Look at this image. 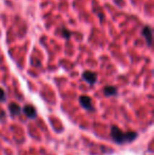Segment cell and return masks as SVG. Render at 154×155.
<instances>
[{
  "label": "cell",
  "mask_w": 154,
  "mask_h": 155,
  "mask_svg": "<svg viewBox=\"0 0 154 155\" xmlns=\"http://www.w3.org/2000/svg\"><path fill=\"white\" fill-rule=\"evenodd\" d=\"M110 134L111 138L113 139L114 143L118 145H123L127 143H132L135 140L137 137V133L134 131H128V132H123L117 126H112L110 129Z\"/></svg>",
  "instance_id": "obj_1"
},
{
  "label": "cell",
  "mask_w": 154,
  "mask_h": 155,
  "mask_svg": "<svg viewBox=\"0 0 154 155\" xmlns=\"http://www.w3.org/2000/svg\"><path fill=\"white\" fill-rule=\"evenodd\" d=\"M143 36L146 38L147 42H148L149 45H151V42H152V30H151L150 27H145L143 29Z\"/></svg>",
  "instance_id": "obj_6"
},
{
  "label": "cell",
  "mask_w": 154,
  "mask_h": 155,
  "mask_svg": "<svg viewBox=\"0 0 154 155\" xmlns=\"http://www.w3.org/2000/svg\"><path fill=\"white\" fill-rule=\"evenodd\" d=\"M61 31H62V32H61L62 36H64V37H66V38H69V37L71 36V33L69 32V31H68V30H67V29H62Z\"/></svg>",
  "instance_id": "obj_9"
},
{
  "label": "cell",
  "mask_w": 154,
  "mask_h": 155,
  "mask_svg": "<svg viewBox=\"0 0 154 155\" xmlns=\"http://www.w3.org/2000/svg\"><path fill=\"white\" fill-rule=\"evenodd\" d=\"M8 112H10L11 116H13V117L18 116L21 112L20 106H19L18 104H16V102H12V104H8Z\"/></svg>",
  "instance_id": "obj_5"
},
{
  "label": "cell",
  "mask_w": 154,
  "mask_h": 155,
  "mask_svg": "<svg viewBox=\"0 0 154 155\" xmlns=\"http://www.w3.org/2000/svg\"><path fill=\"white\" fill-rule=\"evenodd\" d=\"M103 93L106 96H116L117 95V89L115 87L112 86H107L103 89Z\"/></svg>",
  "instance_id": "obj_7"
},
{
  "label": "cell",
  "mask_w": 154,
  "mask_h": 155,
  "mask_svg": "<svg viewBox=\"0 0 154 155\" xmlns=\"http://www.w3.org/2000/svg\"><path fill=\"white\" fill-rule=\"evenodd\" d=\"M6 100V94L3 89L0 88V101H5Z\"/></svg>",
  "instance_id": "obj_8"
},
{
  "label": "cell",
  "mask_w": 154,
  "mask_h": 155,
  "mask_svg": "<svg viewBox=\"0 0 154 155\" xmlns=\"http://www.w3.org/2000/svg\"><path fill=\"white\" fill-rule=\"evenodd\" d=\"M22 112L30 119H34L37 117V111H36V109L32 104H25L22 109Z\"/></svg>",
  "instance_id": "obj_3"
},
{
  "label": "cell",
  "mask_w": 154,
  "mask_h": 155,
  "mask_svg": "<svg viewBox=\"0 0 154 155\" xmlns=\"http://www.w3.org/2000/svg\"><path fill=\"white\" fill-rule=\"evenodd\" d=\"M79 104L80 106L84 109L88 111H93L94 110V107L92 104V99H91L89 96H80L79 97Z\"/></svg>",
  "instance_id": "obj_2"
},
{
  "label": "cell",
  "mask_w": 154,
  "mask_h": 155,
  "mask_svg": "<svg viewBox=\"0 0 154 155\" xmlns=\"http://www.w3.org/2000/svg\"><path fill=\"white\" fill-rule=\"evenodd\" d=\"M82 78H84V81H87L89 84H96L97 81V75L94 73V72H91V71H86L82 73Z\"/></svg>",
  "instance_id": "obj_4"
}]
</instances>
